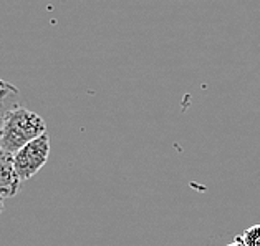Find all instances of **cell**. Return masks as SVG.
Returning a JSON list of instances; mask_svg holds the SVG:
<instances>
[{
	"mask_svg": "<svg viewBox=\"0 0 260 246\" xmlns=\"http://www.w3.org/2000/svg\"><path fill=\"white\" fill-rule=\"evenodd\" d=\"M47 133V123L37 112L23 106L12 110L0 131V148L15 155L25 145Z\"/></svg>",
	"mask_w": 260,
	"mask_h": 246,
	"instance_id": "1",
	"label": "cell"
},
{
	"mask_svg": "<svg viewBox=\"0 0 260 246\" xmlns=\"http://www.w3.org/2000/svg\"><path fill=\"white\" fill-rule=\"evenodd\" d=\"M50 156V138L48 133L35 138L25 145L14 155V167L20 181H27L45 167Z\"/></svg>",
	"mask_w": 260,
	"mask_h": 246,
	"instance_id": "2",
	"label": "cell"
},
{
	"mask_svg": "<svg viewBox=\"0 0 260 246\" xmlns=\"http://www.w3.org/2000/svg\"><path fill=\"white\" fill-rule=\"evenodd\" d=\"M20 183L14 167V155L0 148V197L4 200L15 197Z\"/></svg>",
	"mask_w": 260,
	"mask_h": 246,
	"instance_id": "3",
	"label": "cell"
},
{
	"mask_svg": "<svg viewBox=\"0 0 260 246\" xmlns=\"http://www.w3.org/2000/svg\"><path fill=\"white\" fill-rule=\"evenodd\" d=\"M17 106H20V92H18V88L10 81L0 78V131H2L7 115L12 110H15Z\"/></svg>",
	"mask_w": 260,
	"mask_h": 246,
	"instance_id": "4",
	"label": "cell"
},
{
	"mask_svg": "<svg viewBox=\"0 0 260 246\" xmlns=\"http://www.w3.org/2000/svg\"><path fill=\"white\" fill-rule=\"evenodd\" d=\"M240 238H242L245 246H260V225H253L247 228L240 235Z\"/></svg>",
	"mask_w": 260,
	"mask_h": 246,
	"instance_id": "5",
	"label": "cell"
},
{
	"mask_svg": "<svg viewBox=\"0 0 260 246\" xmlns=\"http://www.w3.org/2000/svg\"><path fill=\"white\" fill-rule=\"evenodd\" d=\"M225 246H245V244H244L242 238H240V235H239V236H236V238H234V241H232V243L225 244Z\"/></svg>",
	"mask_w": 260,
	"mask_h": 246,
	"instance_id": "6",
	"label": "cell"
},
{
	"mask_svg": "<svg viewBox=\"0 0 260 246\" xmlns=\"http://www.w3.org/2000/svg\"><path fill=\"white\" fill-rule=\"evenodd\" d=\"M2 211H4V198L0 197V213H2Z\"/></svg>",
	"mask_w": 260,
	"mask_h": 246,
	"instance_id": "7",
	"label": "cell"
}]
</instances>
